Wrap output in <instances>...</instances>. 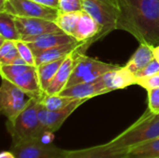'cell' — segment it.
Returning <instances> with one entry per match:
<instances>
[{
	"label": "cell",
	"mask_w": 159,
	"mask_h": 158,
	"mask_svg": "<svg viewBox=\"0 0 159 158\" xmlns=\"http://www.w3.org/2000/svg\"><path fill=\"white\" fill-rule=\"evenodd\" d=\"M112 1H113V2H114V3H115V4H116V6H117V7H118L119 3H120V2H121L122 0H112Z\"/></svg>",
	"instance_id": "obj_35"
},
{
	"label": "cell",
	"mask_w": 159,
	"mask_h": 158,
	"mask_svg": "<svg viewBox=\"0 0 159 158\" xmlns=\"http://www.w3.org/2000/svg\"><path fill=\"white\" fill-rule=\"evenodd\" d=\"M154 47L146 44H140L137 50L133 53L125 67L131 72L133 74L143 69L153 59L154 56Z\"/></svg>",
	"instance_id": "obj_19"
},
{
	"label": "cell",
	"mask_w": 159,
	"mask_h": 158,
	"mask_svg": "<svg viewBox=\"0 0 159 158\" xmlns=\"http://www.w3.org/2000/svg\"><path fill=\"white\" fill-rule=\"evenodd\" d=\"M77 48L75 49L73 52H71L70 54H68L65 57L63 62L61 63L57 74H55L52 81L50 82V84H49L48 88H47L45 94L56 95V94H59L60 92H61L65 88V87H66V85H67V83H68L71 75H72L75 65Z\"/></svg>",
	"instance_id": "obj_13"
},
{
	"label": "cell",
	"mask_w": 159,
	"mask_h": 158,
	"mask_svg": "<svg viewBox=\"0 0 159 158\" xmlns=\"http://www.w3.org/2000/svg\"><path fill=\"white\" fill-rule=\"evenodd\" d=\"M39 106L40 100L31 98L24 110L13 121L7 122V129L13 142L30 138H41L43 131L38 118Z\"/></svg>",
	"instance_id": "obj_3"
},
{
	"label": "cell",
	"mask_w": 159,
	"mask_h": 158,
	"mask_svg": "<svg viewBox=\"0 0 159 158\" xmlns=\"http://www.w3.org/2000/svg\"><path fill=\"white\" fill-rule=\"evenodd\" d=\"M16 46L20 56L25 61V62L31 66H35V56L28 43L23 40H18L16 41Z\"/></svg>",
	"instance_id": "obj_27"
},
{
	"label": "cell",
	"mask_w": 159,
	"mask_h": 158,
	"mask_svg": "<svg viewBox=\"0 0 159 158\" xmlns=\"http://www.w3.org/2000/svg\"><path fill=\"white\" fill-rule=\"evenodd\" d=\"M157 138H159V113L148 109L133 125L109 143L117 148L130 149Z\"/></svg>",
	"instance_id": "obj_2"
},
{
	"label": "cell",
	"mask_w": 159,
	"mask_h": 158,
	"mask_svg": "<svg viewBox=\"0 0 159 158\" xmlns=\"http://www.w3.org/2000/svg\"><path fill=\"white\" fill-rule=\"evenodd\" d=\"M129 149L117 148L109 142L81 150L67 151L63 158H126Z\"/></svg>",
	"instance_id": "obj_11"
},
{
	"label": "cell",
	"mask_w": 159,
	"mask_h": 158,
	"mask_svg": "<svg viewBox=\"0 0 159 158\" xmlns=\"http://www.w3.org/2000/svg\"><path fill=\"white\" fill-rule=\"evenodd\" d=\"M101 32V27L97 21L86 11H82L76 26L74 37L77 42L86 43L89 47L92 43L96 42V37Z\"/></svg>",
	"instance_id": "obj_15"
},
{
	"label": "cell",
	"mask_w": 159,
	"mask_h": 158,
	"mask_svg": "<svg viewBox=\"0 0 159 158\" xmlns=\"http://www.w3.org/2000/svg\"><path fill=\"white\" fill-rule=\"evenodd\" d=\"M32 67L28 64H7V65H0V72H1V77L9 79L14 76L20 75L28 70H30Z\"/></svg>",
	"instance_id": "obj_26"
},
{
	"label": "cell",
	"mask_w": 159,
	"mask_h": 158,
	"mask_svg": "<svg viewBox=\"0 0 159 158\" xmlns=\"http://www.w3.org/2000/svg\"><path fill=\"white\" fill-rule=\"evenodd\" d=\"M82 44L83 42H75V43L60 45V46H56L51 48H48L35 56V66L37 67L43 63L54 61L59 59L65 58L68 54L73 52Z\"/></svg>",
	"instance_id": "obj_18"
},
{
	"label": "cell",
	"mask_w": 159,
	"mask_h": 158,
	"mask_svg": "<svg viewBox=\"0 0 159 158\" xmlns=\"http://www.w3.org/2000/svg\"><path fill=\"white\" fill-rule=\"evenodd\" d=\"M0 65H7L20 56L16 41L0 37Z\"/></svg>",
	"instance_id": "obj_25"
},
{
	"label": "cell",
	"mask_w": 159,
	"mask_h": 158,
	"mask_svg": "<svg viewBox=\"0 0 159 158\" xmlns=\"http://www.w3.org/2000/svg\"><path fill=\"white\" fill-rule=\"evenodd\" d=\"M77 42L75 38L73 36L61 32V33H53V34H46L39 35L35 38H34L32 41L27 42L29 47L32 48L34 56L40 54L41 52L56 46L64 45V44H70Z\"/></svg>",
	"instance_id": "obj_16"
},
{
	"label": "cell",
	"mask_w": 159,
	"mask_h": 158,
	"mask_svg": "<svg viewBox=\"0 0 159 158\" xmlns=\"http://www.w3.org/2000/svg\"><path fill=\"white\" fill-rule=\"evenodd\" d=\"M64 59L65 58H61V59H59L54 61L46 62V63H43L36 67L39 84H40L41 89L43 90L44 93L46 92L50 82L52 81L53 77L57 74V72H58L59 68L61 67V63L63 62Z\"/></svg>",
	"instance_id": "obj_20"
},
{
	"label": "cell",
	"mask_w": 159,
	"mask_h": 158,
	"mask_svg": "<svg viewBox=\"0 0 159 158\" xmlns=\"http://www.w3.org/2000/svg\"><path fill=\"white\" fill-rule=\"evenodd\" d=\"M137 85L141 86L142 88H145L147 91L154 89V88H159V74L147 77V78H143V79H138L137 80Z\"/></svg>",
	"instance_id": "obj_30"
},
{
	"label": "cell",
	"mask_w": 159,
	"mask_h": 158,
	"mask_svg": "<svg viewBox=\"0 0 159 158\" xmlns=\"http://www.w3.org/2000/svg\"><path fill=\"white\" fill-rule=\"evenodd\" d=\"M102 79L109 92L122 89L131 85H137L136 77L125 66L105 73L102 75Z\"/></svg>",
	"instance_id": "obj_17"
},
{
	"label": "cell",
	"mask_w": 159,
	"mask_h": 158,
	"mask_svg": "<svg viewBox=\"0 0 159 158\" xmlns=\"http://www.w3.org/2000/svg\"><path fill=\"white\" fill-rule=\"evenodd\" d=\"M0 158H16L11 151H4L1 153Z\"/></svg>",
	"instance_id": "obj_33"
},
{
	"label": "cell",
	"mask_w": 159,
	"mask_h": 158,
	"mask_svg": "<svg viewBox=\"0 0 159 158\" xmlns=\"http://www.w3.org/2000/svg\"><path fill=\"white\" fill-rule=\"evenodd\" d=\"M109 90L106 88L102 76L92 82L79 83L72 87L65 88L59 94L64 97H70L80 100H89L93 97L108 93Z\"/></svg>",
	"instance_id": "obj_12"
},
{
	"label": "cell",
	"mask_w": 159,
	"mask_h": 158,
	"mask_svg": "<svg viewBox=\"0 0 159 158\" xmlns=\"http://www.w3.org/2000/svg\"><path fill=\"white\" fill-rule=\"evenodd\" d=\"M0 37L12 41L21 40L15 22V16L5 11H0Z\"/></svg>",
	"instance_id": "obj_22"
},
{
	"label": "cell",
	"mask_w": 159,
	"mask_h": 158,
	"mask_svg": "<svg viewBox=\"0 0 159 158\" xmlns=\"http://www.w3.org/2000/svg\"><path fill=\"white\" fill-rule=\"evenodd\" d=\"M84 44H82L77 48L75 65L72 73V75L65 88L72 87L79 83L95 81L105 73L121 67L119 65L106 63V62L86 56L81 50V47Z\"/></svg>",
	"instance_id": "obj_4"
},
{
	"label": "cell",
	"mask_w": 159,
	"mask_h": 158,
	"mask_svg": "<svg viewBox=\"0 0 159 158\" xmlns=\"http://www.w3.org/2000/svg\"><path fill=\"white\" fill-rule=\"evenodd\" d=\"M119 11L117 29L129 33L140 44H159V0H136Z\"/></svg>",
	"instance_id": "obj_1"
},
{
	"label": "cell",
	"mask_w": 159,
	"mask_h": 158,
	"mask_svg": "<svg viewBox=\"0 0 159 158\" xmlns=\"http://www.w3.org/2000/svg\"><path fill=\"white\" fill-rule=\"evenodd\" d=\"M10 151L16 158H63L67 151L38 138H30L12 142Z\"/></svg>",
	"instance_id": "obj_8"
},
{
	"label": "cell",
	"mask_w": 159,
	"mask_h": 158,
	"mask_svg": "<svg viewBox=\"0 0 159 158\" xmlns=\"http://www.w3.org/2000/svg\"><path fill=\"white\" fill-rule=\"evenodd\" d=\"M154 56H155V59H157L159 61V45L154 47Z\"/></svg>",
	"instance_id": "obj_34"
},
{
	"label": "cell",
	"mask_w": 159,
	"mask_h": 158,
	"mask_svg": "<svg viewBox=\"0 0 159 158\" xmlns=\"http://www.w3.org/2000/svg\"><path fill=\"white\" fill-rule=\"evenodd\" d=\"M148 109L159 113V88L148 90Z\"/></svg>",
	"instance_id": "obj_31"
},
{
	"label": "cell",
	"mask_w": 159,
	"mask_h": 158,
	"mask_svg": "<svg viewBox=\"0 0 159 158\" xmlns=\"http://www.w3.org/2000/svg\"><path fill=\"white\" fill-rule=\"evenodd\" d=\"M60 13L83 11V0H60Z\"/></svg>",
	"instance_id": "obj_28"
},
{
	"label": "cell",
	"mask_w": 159,
	"mask_h": 158,
	"mask_svg": "<svg viewBox=\"0 0 159 158\" xmlns=\"http://www.w3.org/2000/svg\"><path fill=\"white\" fill-rule=\"evenodd\" d=\"M15 22L21 40L25 42H30L42 34L62 32L55 21L46 19L15 17Z\"/></svg>",
	"instance_id": "obj_9"
},
{
	"label": "cell",
	"mask_w": 159,
	"mask_h": 158,
	"mask_svg": "<svg viewBox=\"0 0 159 158\" xmlns=\"http://www.w3.org/2000/svg\"><path fill=\"white\" fill-rule=\"evenodd\" d=\"M81 12L60 13L55 22L57 23L59 28L63 33H65V34H67L74 37V34L75 33L76 26H77Z\"/></svg>",
	"instance_id": "obj_23"
},
{
	"label": "cell",
	"mask_w": 159,
	"mask_h": 158,
	"mask_svg": "<svg viewBox=\"0 0 159 158\" xmlns=\"http://www.w3.org/2000/svg\"><path fill=\"white\" fill-rule=\"evenodd\" d=\"M30 97L9 80L2 77L0 87V111L7 121H13L27 106Z\"/></svg>",
	"instance_id": "obj_7"
},
{
	"label": "cell",
	"mask_w": 159,
	"mask_h": 158,
	"mask_svg": "<svg viewBox=\"0 0 159 158\" xmlns=\"http://www.w3.org/2000/svg\"><path fill=\"white\" fill-rule=\"evenodd\" d=\"M157 74H159V61L157 59H153L143 69L134 74V76L138 80V79H143V78H147V77L156 75Z\"/></svg>",
	"instance_id": "obj_29"
},
{
	"label": "cell",
	"mask_w": 159,
	"mask_h": 158,
	"mask_svg": "<svg viewBox=\"0 0 159 158\" xmlns=\"http://www.w3.org/2000/svg\"><path fill=\"white\" fill-rule=\"evenodd\" d=\"M75 100L74 98L64 97L60 94L56 95H47L45 94L40 100V103L48 111H59L67 107Z\"/></svg>",
	"instance_id": "obj_24"
},
{
	"label": "cell",
	"mask_w": 159,
	"mask_h": 158,
	"mask_svg": "<svg viewBox=\"0 0 159 158\" xmlns=\"http://www.w3.org/2000/svg\"><path fill=\"white\" fill-rule=\"evenodd\" d=\"M38 4L47 6V7H54V8H58L59 9V4H60V0H33Z\"/></svg>",
	"instance_id": "obj_32"
},
{
	"label": "cell",
	"mask_w": 159,
	"mask_h": 158,
	"mask_svg": "<svg viewBox=\"0 0 159 158\" xmlns=\"http://www.w3.org/2000/svg\"><path fill=\"white\" fill-rule=\"evenodd\" d=\"M7 80L19 87L30 98L41 100L42 97L45 95L39 84L36 66H34L27 72Z\"/></svg>",
	"instance_id": "obj_14"
},
{
	"label": "cell",
	"mask_w": 159,
	"mask_h": 158,
	"mask_svg": "<svg viewBox=\"0 0 159 158\" xmlns=\"http://www.w3.org/2000/svg\"><path fill=\"white\" fill-rule=\"evenodd\" d=\"M88 100H80L76 99L72 103H70L67 107L59 110V111H48L40 103L38 109V118L41 124L42 131L54 133L57 131L64 123V121L85 102Z\"/></svg>",
	"instance_id": "obj_10"
},
{
	"label": "cell",
	"mask_w": 159,
	"mask_h": 158,
	"mask_svg": "<svg viewBox=\"0 0 159 158\" xmlns=\"http://www.w3.org/2000/svg\"><path fill=\"white\" fill-rule=\"evenodd\" d=\"M126 158H159V138L129 149Z\"/></svg>",
	"instance_id": "obj_21"
},
{
	"label": "cell",
	"mask_w": 159,
	"mask_h": 158,
	"mask_svg": "<svg viewBox=\"0 0 159 158\" xmlns=\"http://www.w3.org/2000/svg\"><path fill=\"white\" fill-rule=\"evenodd\" d=\"M83 11L89 13L101 27L96 41L117 29L120 11L112 0H83Z\"/></svg>",
	"instance_id": "obj_5"
},
{
	"label": "cell",
	"mask_w": 159,
	"mask_h": 158,
	"mask_svg": "<svg viewBox=\"0 0 159 158\" xmlns=\"http://www.w3.org/2000/svg\"><path fill=\"white\" fill-rule=\"evenodd\" d=\"M0 11L15 17L40 18L56 21L60 11L58 8L38 4L33 0H1Z\"/></svg>",
	"instance_id": "obj_6"
}]
</instances>
